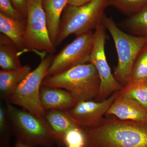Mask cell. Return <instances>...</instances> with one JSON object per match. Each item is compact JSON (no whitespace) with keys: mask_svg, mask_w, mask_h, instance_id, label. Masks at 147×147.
I'll return each mask as SVG.
<instances>
[{"mask_svg":"<svg viewBox=\"0 0 147 147\" xmlns=\"http://www.w3.org/2000/svg\"><path fill=\"white\" fill-rule=\"evenodd\" d=\"M94 42V32L89 31L76 36L53 58L47 76L61 73L72 67L90 63Z\"/></svg>","mask_w":147,"mask_h":147,"instance_id":"9c48e42d","label":"cell"},{"mask_svg":"<svg viewBox=\"0 0 147 147\" xmlns=\"http://www.w3.org/2000/svg\"><path fill=\"white\" fill-rule=\"evenodd\" d=\"M12 129L6 107L0 105V146L10 147L11 137Z\"/></svg>","mask_w":147,"mask_h":147,"instance_id":"7402d4cb","label":"cell"},{"mask_svg":"<svg viewBox=\"0 0 147 147\" xmlns=\"http://www.w3.org/2000/svg\"><path fill=\"white\" fill-rule=\"evenodd\" d=\"M0 13L9 18L17 20L26 19L13 6L10 0H0Z\"/></svg>","mask_w":147,"mask_h":147,"instance_id":"cb8c5ba5","label":"cell"},{"mask_svg":"<svg viewBox=\"0 0 147 147\" xmlns=\"http://www.w3.org/2000/svg\"><path fill=\"white\" fill-rule=\"evenodd\" d=\"M0 147H3L1 146H0Z\"/></svg>","mask_w":147,"mask_h":147,"instance_id":"83f0119b","label":"cell"},{"mask_svg":"<svg viewBox=\"0 0 147 147\" xmlns=\"http://www.w3.org/2000/svg\"><path fill=\"white\" fill-rule=\"evenodd\" d=\"M105 27L100 24L94 32V42L90 63L92 64L100 77V90L96 101L107 99L114 92L122 89L124 86L118 82L112 74L105 53L106 35Z\"/></svg>","mask_w":147,"mask_h":147,"instance_id":"ba28073f","label":"cell"},{"mask_svg":"<svg viewBox=\"0 0 147 147\" xmlns=\"http://www.w3.org/2000/svg\"><path fill=\"white\" fill-rule=\"evenodd\" d=\"M32 71L30 66L26 65L12 70H0V97L8 102L18 85Z\"/></svg>","mask_w":147,"mask_h":147,"instance_id":"9a60e30c","label":"cell"},{"mask_svg":"<svg viewBox=\"0 0 147 147\" xmlns=\"http://www.w3.org/2000/svg\"><path fill=\"white\" fill-rule=\"evenodd\" d=\"M85 138L83 129L76 127L67 131L64 139V146L85 147Z\"/></svg>","mask_w":147,"mask_h":147,"instance_id":"603a6c76","label":"cell"},{"mask_svg":"<svg viewBox=\"0 0 147 147\" xmlns=\"http://www.w3.org/2000/svg\"><path fill=\"white\" fill-rule=\"evenodd\" d=\"M100 85L98 73L90 63L79 65L61 73L46 76L42 83L43 86L65 90L77 102L96 98Z\"/></svg>","mask_w":147,"mask_h":147,"instance_id":"7a4b0ae2","label":"cell"},{"mask_svg":"<svg viewBox=\"0 0 147 147\" xmlns=\"http://www.w3.org/2000/svg\"><path fill=\"white\" fill-rule=\"evenodd\" d=\"M6 109L16 141L34 147H54L57 145L54 133L45 119L17 108L9 102H7Z\"/></svg>","mask_w":147,"mask_h":147,"instance_id":"3957f363","label":"cell"},{"mask_svg":"<svg viewBox=\"0 0 147 147\" xmlns=\"http://www.w3.org/2000/svg\"><path fill=\"white\" fill-rule=\"evenodd\" d=\"M106 115L122 120L143 121L147 120V110L137 100L118 94Z\"/></svg>","mask_w":147,"mask_h":147,"instance_id":"8fae6325","label":"cell"},{"mask_svg":"<svg viewBox=\"0 0 147 147\" xmlns=\"http://www.w3.org/2000/svg\"><path fill=\"white\" fill-rule=\"evenodd\" d=\"M147 5V0H108V6L113 7L122 13L134 15Z\"/></svg>","mask_w":147,"mask_h":147,"instance_id":"ffe728a7","label":"cell"},{"mask_svg":"<svg viewBox=\"0 0 147 147\" xmlns=\"http://www.w3.org/2000/svg\"><path fill=\"white\" fill-rule=\"evenodd\" d=\"M27 3L26 52H34L40 58L53 55L56 49L48 33L42 0H27Z\"/></svg>","mask_w":147,"mask_h":147,"instance_id":"52a82bcc","label":"cell"},{"mask_svg":"<svg viewBox=\"0 0 147 147\" xmlns=\"http://www.w3.org/2000/svg\"><path fill=\"white\" fill-rule=\"evenodd\" d=\"M119 92L137 100L147 110V80L129 81Z\"/></svg>","mask_w":147,"mask_h":147,"instance_id":"ac0fdd59","label":"cell"},{"mask_svg":"<svg viewBox=\"0 0 147 147\" xmlns=\"http://www.w3.org/2000/svg\"><path fill=\"white\" fill-rule=\"evenodd\" d=\"M13 6L19 12L26 18L27 0H10Z\"/></svg>","mask_w":147,"mask_h":147,"instance_id":"d4e9b609","label":"cell"},{"mask_svg":"<svg viewBox=\"0 0 147 147\" xmlns=\"http://www.w3.org/2000/svg\"><path fill=\"white\" fill-rule=\"evenodd\" d=\"M125 27L130 34L147 37V5L125 21Z\"/></svg>","mask_w":147,"mask_h":147,"instance_id":"d6986e66","label":"cell"},{"mask_svg":"<svg viewBox=\"0 0 147 147\" xmlns=\"http://www.w3.org/2000/svg\"><path fill=\"white\" fill-rule=\"evenodd\" d=\"M21 55L13 42L7 36L0 34V67L3 70H12L23 66L20 61Z\"/></svg>","mask_w":147,"mask_h":147,"instance_id":"e0dca14e","label":"cell"},{"mask_svg":"<svg viewBox=\"0 0 147 147\" xmlns=\"http://www.w3.org/2000/svg\"><path fill=\"white\" fill-rule=\"evenodd\" d=\"M13 147H34L30 146V145L24 144L19 141H16V143Z\"/></svg>","mask_w":147,"mask_h":147,"instance_id":"4316f807","label":"cell"},{"mask_svg":"<svg viewBox=\"0 0 147 147\" xmlns=\"http://www.w3.org/2000/svg\"><path fill=\"white\" fill-rule=\"evenodd\" d=\"M26 19L17 20L0 13L1 33L7 36L13 42L21 55L26 52Z\"/></svg>","mask_w":147,"mask_h":147,"instance_id":"5bb4252c","label":"cell"},{"mask_svg":"<svg viewBox=\"0 0 147 147\" xmlns=\"http://www.w3.org/2000/svg\"><path fill=\"white\" fill-rule=\"evenodd\" d=\"M69 0H42L50 39L55 45L59 29L62 13Z\"/></svg>","mask_w":147,"mask_h":147,"instance_id":"2e32d148","label":"cell"},{"mask_svg":"<svg viewBox=\"0 0 147 147\" xmlns=\"http://www.w3.org/2000/svg\"><path fill=\"white\" fill-rule=\"evenodd\" d=\"M82 129L85 147H147V120L137 122L109 117L98 126Z\"/></svg>","mask_w":147,"mask_h":147,"instance_id":"6da1fadb","label":"cell"},{"mask_svg":"<svg viewBox=\"0 0 147 147\" xmlns=\"http://www.w3.org/2000/svg\"><path fill=\"white\" fill-rule=\"evenodd\" d=\"M92 0H69L68 5L74 6H80L89 2Z\"/></svg>","mask_w":147,"mask_h":147,"instance_id":"484cf974","label":"cell"},{"mask_svg":"<svg viewBox=\"0 0 147 147\" xmlns=\"http://www.w3.org/2000/svg\"><path fill=\"white\" fill-rule=\"evenodd\" d=\"M102 24L111 34L117 53L118 63L113 75L118 82L125 86L129 81L137 55L147 43V37L125 32L105 14Z\"/></svg>","mask_w":147,"mask_h":147,"instance_id":"5b68a950","label":"cell"},{"mask_svg":"<svg viewBox=\"0 0 147 147\" xmlns=\"http://www.w3.org/2000/svg\"><path fill=\"white\" fill-rule=\"evenodd\" d=\"M53 58V55L48 54L41 58L38 65L19 84L7 102L21 107L40 118L45 119L46 111L40 103V92Z\"/></svg>","mask_w":147,"mask_h":147,"instance_id":"8992f818","label":"cell"},{"mask_svg":"<svg viewBox=\"0 0 147 147\" xmlns=\"http://www.w3.org/2000/svg\"><path fill=\"white\" fill-rule=\"evenodd\" d=\"M45 118L54 133L57 145L60 146H64V139L67 131L72 129L80 127L67 110L46 111Z\"/></svg>","mask_w":147,"mask_h":147,"instance_id":"4fadbf2b","label":"cell"},{"mask_svg":"<svg viewBox=\"0 0 147 147\" xmlns=\"http://www.w3.org/2000/svg\"><path fill=\"white\" fill-rule=\"evenodd\" d=\"M139 80H147V43L137 55L129 81Z\"/></svg>","mask_w":147,"mask_h":147,"instance_id":"44dd1931","label":"cell"},{"mask_svg":"<svg viewBox=\"0 0 147 147\" xmlns=\"http://www.w3.org/2000/svg\"><path fill=\"white\" fill-rule=\"evenodd\" d=\"M108 0H92L80 6L68 5L63 11L55 47L71 35L92 31L102 24Z\"/></svg>","mask_w":147,"mask_h":147,"instance_id":"277c9868","label":"cell"},{"mask_svg":"<svg viewBox=\"0 0 147 147\" xmlns=\"http://www.w3.org/2000/svg\"><path fill=\"white\" fill-rule=\"evenodd\" d=\"M40 98L42 108L46 111L68 110L77 103L70 93L65 90L42 85L40 88Z\"/></svg>","mask_w":147,"mask_h":147,"instance_id":"7c38bea8","label":"cell"},{"mask_svg":"<svg viewBox=\"0 0 147 147\" xmlns=\"http://www.w3.org/2000/svg\"><path fill=\"white\" fill-rule=\"evenodd\" d=\"M118 92H115L102 101L90 100L77 102L74 107L67 111L79 127L93 128L101 123L104 118L103 116L106 115Z\"/></svg>","mask_w":147,"mask_h":147,"instance_id":"30bf717a","label":"cell"}]
</instances>
